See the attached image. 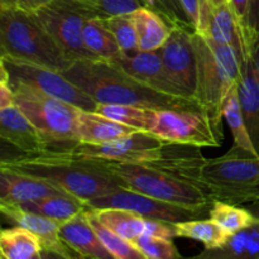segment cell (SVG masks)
<instances>
[{
    "label": "cell",
    "instance_id": "1",
    "mask_svg": "<svg viewBox=\"0 0 259 259\" xmlns=\"http://www.w3.org/2000/svg\"><path fill=\"white\" fill-rule=\"evenodd\" d=\"M62 73L98 104L133 105L154 110L202 111L196 99L158 93L111 60H78Z\"/></svg>",
    "mask_w": 259,
    "mask_h": 259
},
{
    "label": "cell",
    "instance_id": "2",
    "mask_svg": "<svg viewBox=\"0 0 259 259\" xmlns=\"http://www.w3.org/2000/svg\"><path fill=\"white\" fill-rule=\"evenodd\" d=\"M4 167L43 180L85 202L118 189H128L125 182L104 161L66 151L33 153L23 161Z\"/></svg>",
    "mask_w": 259,
    "mask_h": 259
},
{
    "label": "cell",
    "instance_id": "3",
    "mask_svg": "<svg viewBox=\"0 0 259 259\" xmlns=\"http://www.w3.org/2000/svg\"><path fill=\"white\" fill-rule=\"evenodd\" d=\"M197 73L195 99L214 125L223 132V105L242 73V57L234 47L192 33Z\"/></svg>",
    "mask_w": 259,
    "mask_h": 259
},
{
    "label": "cell",
    "instance_id": "4",
    "mask_svg": "<svg viewBox=\"0 0 259 259\" xmlns=\"http://www.w3.org/2000/svg\"><path fill=\"white\" fill-rule=\"evenodd\" d=\"M0 47L5 57L60 72L71 65L37 15L19 8L0 7Z\"/></svg>",
    "mask_w": 259,
    "mask_h": 259
},
{
    "label": "cell",
    "instance_id": "5",
    "mask_svg": "<svg viewBox=\"0 0 259 259\" xmlns=\"http://www.w3.org/2000/svg\"><path fill=\"white\" fill-rule=\"evenodd\" d=\"M202 189L212 201L240 205L259 202V156L237 146L217 158H206Z\"/></svg>",
    "mask_w": 259,
    "mask_h": 259
},
{
    "label": "cell",
    "instance_id": "6",
    "mask_svg": "<svg viewBox=\"0 0 259 259\" xmlns=\"http://www.w3.org/2000/svg\"><path fill=\"white\" fill-rule=\"evenodd\" d=\"M10 88L14 94V105L42 137L46 151H66L77 143L80 109L27 86Z\"/></svg>",
    "mask_w": 259,
    "mask_h": 259
},
{
    "label": "cell",
    "instance_id": "7",
    "mask_svg": "<svg viewBox=\"0 0 259 259\" xmlns=\"http://www.w3.org/2000/svg\"><path fill=\"white\" fill-rule=\"evenodd\" d=\"M104 162L125 182L128 189L139 194L187 207H210L214 202L196 185L147 164Z\"/></svg>",
    "mask_w": 259,
    "mask_h": 259
},
{
    "label": "cell",
    "instance_id": "8",
    "mask_svg": "<svg viewBox=\"0 0 259 259\" xmlns=\"http://www.w3.org/2000/svg\"><path fill=\"white\" fill-rule=\"evenodd\" d=\"M34 14L71 63L96 58L86 50L83 27L99 15L85 0H52Z\"/></svg>",
    "mask_w": 259,
    "mask_h": 259
},
{
    "label": "cell",
    "instance_id": "9",
    "mask_svg": "<svg viewBox=\"0 0 259 259\" xmlns=\"http://www.w3.org/2000/svg\"><path fill=\"white\" fill-rule=\"evenodd\" d=\"M4 63L9 73V86L23 85L34 89L83 111H95L98 108L94 99L73 85L60 71L10 57H4Z\"/></svg>",
    "mask_w": 259,
    "mask_h": 259
},
{
    "label": "cell",
    "instance_id": "10",
    "mask_svg": "<svg viewBox=\"0 0 259 259\" xmlns=\"http://www.w3.org/2000/svg\"><path fill=\"white\" fill-rule=\"evenodd\" d=\"M86 205L89 209L115 207V209L129 210L146 220H161V222H167L171 224L209 218L210 207H187L169 204V202L139 194L131 189H118L115 191L90 200L86 202Z\"/></svg>",
    "mask_w": 259,
    "mask_h": 259
},
{
    "label": "cell",
    "instance_id": "11",
    "mask_svg": "<svg viewBox=\"0 0 259 259\" xmlns=\"http://www.w3.org/2000/svg\"><path fill=\"white\" fill-rule=\"evenodd\" d=\"M167 143L195 147H219L224 133L202 111L158 110L153 131Z\"/></svg>",
    "mask_w": 259,
    "mask_h": 259
},
{
    "label": "cell",
    "instance_id": "12",
    "mask_svg": "<svg viewBox=\"0 0 259 259\" xmlns=\"http://www.w3.org/2000/svg\"><path fill=\"white\" fill-rule=\"evenodd\" d=\"M163 139L151 132L134 131L125 137L103 144L73 143L66 152L88 158L101 159L120 163H144L156 159L162 147L166 144Z\"/></svg>",
    "mask_w": 259,
    "mask_h": 259
},
{
    "label": "cell",
    "instance_id": "13",
    "mask_svg": "<svg viewBox=\"0 0 259 259\" xmlns=\"http://www.w3.org/2000/svg\"><path fill=\"white\" fill-rule=\"evenodd\" d=\"M194 32L187 28L174 27L159 52L175 83L187 96L195 99L197 61L192 40Z\"/></svg>",
    "mask_w": 259,
    "mask_h": 259
},
{
    "label": "cell",
    "instance_id": "14",
    "mask_svg": "<svg viewBox=\"0 0 259 259\" xmlns=\"http://www.w3.org/2000/svg\"><path fill=\"white\" fill-rule=\"evenodd\" d=\"M196 33L217 43L232 46L242 58L249 48L244 30L229 2L214 7L209 0H201Z\"/></svg>",
    "mask_w": 259,
    "mask_h": 259
},
{
    "label": "cell",
    "instance_id": "15",
    "mask_svg": "<svg viewBox=\"0 0 259 259\" xmlns=\"http://www.w3.org/2000/svg\"><path fill=\"white\" fill-rule=\"evenodd\" d=\"M111 61L118 63L125 72L133 76L134 78L158 93L190 98L172 80L164 66L159 50L152 51V52H144V51H134V52L128 53L121 52L119 57Z\"/></svg>",
    "mask_w": 259,
    "mask_h": 259
},
{
    "label": "cell",
    "instance_id": "16",
    "mask_svg": "<svg viewBox=\"0 0 259 259\" xmlns=\"http://www.w3.org/2000/svg\"><path fill=\"white\" fill-rule=\"evenodd\" d=\"M60 192L63 191L43 180L20 174L9 167H0V207L34 201Z\"/></svg>",
    "mask_w": 259,
    "mask_h": 259
},
{
    "label": "cell",
    "instance_id": "17",
    "mask_svg": "<svg viewBox=\"0 0 259 259\" xmlns=\"http://www.w3.org/2000/svg\"><path fill=\"white\" fill-rule=\"evenodd\" d=\"M60 237L67 247L86 259H115L91 225L88 210L60 225Z\"/></svg>",
    "mask_w": 259,
    "mask_h": 259
},
{
    "label": "cell",
    "instance_id": "18",
    "mask_svg": "<svg viewBox=\"0 0 259 259\" xmlns=\"http://www.w3.org/2000/svg\"><path fill=\"white\" fill-rule=\"evenodd\" d=\"M0 215L9 220L14 225L25 228L37 235L42 243V248L55 250L63 255H67L71 248L62 242L60 237V223L50 218L25 211L17 205L0 207Z\"/></svg>",
    "mask_w": 259,
    "mask_h": 259
},
{
    "label": "cell",
    "instance_id": "19",
    "mask_svg": "<svg viewBox=\"0 0 259 259\" xmlns=\"http://www.w3.org/2000/svg\"><path fill=\"white\" fill-rule=\"evenodd\" d=\"M238 95L248 133L259 156V76L249 48L242 58V73L238 81Z\"/></svg>",
    "mask_w": 259,
    "mask_h": 259
},
{
    "label": "cell",
    "instance_id": "20",
    "mask_svg": "<svg viewBox=\"0 0 259 259\" xmlns=\"http://www.w3.org/2000/svg\"><path fill=\"white\" fill-rule=\"evenodd\" d=\"M252 205V211L255 215L252 225L230 235L223 247L205 249L185 259H259V202Z\"/></svg>",
    "mask_w": 259,
    "mask_h": 259
},
{
    "label": "cell",
    "instance_id": "21",
    "mask_svg": "<svg viewBox=\"0 0 259 259\" xmlns=\"http://www.w3.org/2000/svg\"><path fill=\"white\" fill-rule=\"evenodd\" d=\"M0 137L30 153L46 151L42 137L15 105L0 110Z\"/></svg>",
    "mask_w": 259,
    "mask_h": 259
},
{
    "label": "cell",
    "instance_id": "22",
    "mask_svg": "<svg viewBox=\"0 0 259 259\" xmlns=\"http://www.w3.org/2000/svg\"><path fill=\"white\" fill-rule=\"evenodd\" d=\"M134 129L105 118L95 111L80 110L77 116V141L103 144L133 133Z\"/></svg>",
    "mask_w": 259,
    "mask_h": 259
},
{
    "label": "cell",
    "instance_id": "23",
    "mask_svg": "<svg viewBox=\"0 0 259 259\" xmlns=\"http://www.w3.org/2000/svg\"><path fill=\"white\" fill-rule=\"evenodd\" d=\"M138 40V51L152 52L163 47L172 28L149 8H139L132 13Z\"/></svg>",
    "mask_w": 259,
    "mask_h": 259
},
{
    "label": "cell",
    "instance_id": "24",
    "mask_svg": "<svg viewBox=\"0 0 259 259\" xmlns=\"http://www.w3.org/2000/svg\"><path fill=\"white\" fill-rule=\"evenodd\" d=\"M17 206L25 210V211L50 218V219L58 222L60 224L67 222L71 218L76 217L77 214L89 209L83 200L72 196L70 194H66V192L50 195V196H46L43 199L24 202V204L17 205Z\"/></svg>",
    "mask_w": 259,
    "mask_h": 259
},
{
    "label": "cell",
    "instance_id": "25",
    "mask_svg": "<svg viewBox=\"0 0 259 259\" xmlns=\"http://www.w3.org/2000/svg\"><path fill=\"white\" fill-rule=\"evenodd\" d=\"M42 250L37 235L25 228L0 229V257L3 259H29Z\"/></svg>",
    "mask_w": 259,
    "mask_h": 259
},
{
    "label": "cell",
    "instance_id": "26",
    "mask_svg": "<svg viewBox=\"0 0 259 259\" xmlns=\"http://www.w3.org/2000/svg\"><path fill=\"white\" fill-rule=\"evenodd\" d=\"M157 111L154 109L139 108L133 105L116 104H98L95 113L111 120L129 126L134 131L152 132L157 121Z\"/></svg>",
    "mask_w": 259,
    "mask_h": 259
},
{
    "label": "cell",
    "instance_id": "27",
    "mask_svg": "<svg viewBox=\"0 0 259 259\" xmlns=\"http://www.w3.org/2000/svg\"><path fill=\"white\" fill-rule=\"evenodd\" d=\"M90 211L100 224L131 242L144 234L146 220L129 210L104 207V209H90Z\"/></svg>",
    "mask_w": 259,
    "mask_h": 259
},
{
    "label": "cell",
    "instance_id": "28",
    "mask_svg": "<svg viewBox=\"0 0 259 259\" xmlns=\"http://www.w3.org/2000/svg\"><path fill=\"white\" fill-rule=\"evenodd\" d=\"M175 229L177 237L201 242L205 245V249H217L223 247L230 238L229 233L225 232L210 218L176 223Z\"/></svg>",
    "mask_w": 259,
    "mask_h": 259
},
{
    "label": "cell",
    "instance_id": "29",
    "mask_svg": "<svg viewBox=\"0 0 259 259\" xmlns=\"http://www.w3.org/2000/svg\"><path fill=\"white\" fill-rule=\"evenodd\" d=\"M83 43L94 57L101 60H115L121 53L118 42L100 18H91L85 23Z\"/></svg>",
    "mask_w": 259,
    "mask_h": 259
},
{
    "label": "cell",
    "instance_id": "30",
    "mask_svg": "<svg viewBox=\"0 0 259 259\" xmlns=\"http://www.w3.org/2000/svg\"><path fill=\"white\" fill-rule=\"evenodd\" d=\"M223 118L227 121L228 126L232 132L234 146L258 156L257 151H255L254 146L252 143L249 133H248L244 118H243L239 95H238V83L230 89L227 98H225L224 105H223Z\"/></svg>",
    "mask_w": 259,
    "mask_h": 259
},
{
    "label": "cell",
    "instance_id": "31",
    "mask_svg": "<svg viewBox=\"0 0 259 259\" xmlns=\"http://www.w3.org/2000/svg\"><path fill=\"white\" fill-rule=\"evenodd\" d=\"M209 218L230 235L245 229L255 220V215L252 209H244L223 201L212 202Z\"/></svg>",
    "mask_w": 259,
    "mask_h": 259
},
{
    "label": "cell",
    "instance_id": "32",
    "mask_svg": "<svg viewBox=\"0 0 259 259\" xmlns=\"http://www.w3.org/2000/svg\"><path fill=\"white\" fill-rule=\"evenodd\" d=\"M88 217L90 220L91 225L95 229V232L98 233L99 238L101 239V242L104 243L106 249L109 250L111 255L115 259H147L146 255L136 247L133 242L125 239V238L120 237V235L115 234L114 232H111L110 229L104 227L103 224L99 223V220L96 219L93 215V212L90 211V209H88Z\"/></svg>",
    "mask_w": 259,
    "mask_h": 259
},
{
    "label": "cell",
    "instance_id": "33",
    "mask_svg": "<svg viewBox=\"0 0 259 259\" xmlns=\"http://www.w3.org/2000/svg\"><path fill=\"white\" fill-rule=\"evenodd\" d=\"M103 24L108 28L118 42L121 52H134L138 51L137 32L132 14L114 15V17L100 18Z\"/></svg>",
    "mask_w": 259,
    "mask_h": 259
},
{
    "label": "cell",
    "instance_id": "34",
    "mask_svg": "<svg viewBox=\"0 0 259 259\" xmlns=\"http://www.w3.org/2000/svg\"><path fill=\"white\" fill-rule=\"evenodd\" d=\"M133 243L147 259H184L172 239L142 234Z\"/></svg>",
    "mask_w": 259,
    "mask_h": 259
},
{
    "label": "cell",
    "instance_id": "35",
    "mask_svg": "<svg viewBox=\"0 0 259 259\" xmlns=\"http://www.w3.org/2000/svg\"><path fill=\"white\" fill-rule=\"evenodd\" d=\"M147 8L153 10L171 28L182 27L195 30L179 0H144Z\"/></svg>",
    "mask_w": 259,
    "mask_h": 259
},
{
    "label": "cell",
    "instance_id": "36",
    "mask_svg": "<svg viewBox=\"0 0 259 259\" xmlns=\"http://www.w3.org/2000/svg\"><path fill=\"white\" fill-rule=\"evenodd\" d=\"M98 13L99 18L132 14L139 8H147L144 0H85Z\"/></svg>",
    "mask_w": 259,
    "mask_h": 259
},
{
    "label": "cell",
    "instance_id": "37",
    "mask_svg": "<svg viewBox=\"0 0 259 259\" xmlns=\"http://www.w3.org/2000/svg\"><path fill=\"white\" fill-rule=\"evenodd\" d=\"M30 152L24 151L13 142L0 137V167L10 166L29 157Z\"/></svg>",
    "mask_w": 259,
    "mask_h": 259
},
{
    "label": "cell",
    "instance_id": "38",
    "mask_svg": "<svg viewBox=\"0 0 259 259\" xmlns=\"http://www.w3.org/2000/svg\"><path fill=\"white\" fill-rule=\"evenodd\" d=\"M144 234L167 238V239H174V238H177L175 224H171V223H167V222H161V220H146Z\"/></svg>",
    "mask_w": 259,
    "mask_h": 259
},
{
    "label": "cell",
    "instance_id": "39",
    "mask_svg": "<svg viewBox=\"0 0 259 259\" xmlns=\"http://www.w3.org/2000/svg\"><path fill=\"white\" fill-rule=\"evenodd\" d=\"M229 4L245 33L247 32V20L248 13H249L250 0H229ZM245 37H247V34H245Z\"/></svg>",
    "mask_w": 259,
    "mask_h": 259
},
{
    "label": "cell",
    "instance_id": "40",
    "mask_svg": "<svg viewBox=\"0 0 259 259\" xmlns=\"http://www.w3.org/2000/svg\"><path fill=\"white\" fill-rule=\"evenodd\" d=\"M245 34L248 37L252 34H259V0H250Z\"/></svg>",
    "mask_w": 259,
    "mask_h": 259
},
{
    "label": "cell",
    "instance_id": "41",
    "mask_svg": "<svg viewBox=\"0 0 259 259\" xmlns=\"http://www.w3.org/2000/svg\"><path fill=\"white\" fill-rule=\"evenodd\" d=\"M179 2L180 4L182 5V8H184L190 23H191L195 32H196L197 24H199L200 5H201V0H179Z\"/></svg>",
    "mask_w": 259,
    "mask_h": 259
},
{
    "label": "cell",
    "instance_id": "42",
    "mask_svg": "<svg viewBox=\"0 0 259 259\" xmlns=\"http://www.w3.org/2000/svg\"><path fill=\"white\" fill-rule=\"evenodd\" d=\"M12 7L19 8V9L25 10V12L35 13L40 8L47 5L52 0H9Z\"/></svg>",
    "mask_w": 259,
    "mask_h": 259
},
{
    "label": "cell",
    "instance_id": "43",
    "mask_svg": "<svg viewBox=\"0 0 259 259\" xmlns=\"http://www.w3.org/2000/svg\"><path fill=\"white\" fill-rule=\"evenodd\" d=\"M14 105V94L8 83L0 82V110Z\"/></svg>",
    "mask_w": 259,
    "mask_h": 259
},
{
    "label": "cell",
    "instance_id": "44",
    "mask_svg": "<svg viewBox=\"0 0 259 259\" xmlns=\"http://www.w3.org/2000/svg\"><path fill=\"white\" fill-rule=\"evenodd\" d=\"M248 46H249V52L252 56V60L254 62L255 70L259 76V34H252L248 38Z\"/></svg>",
    "mask_w": 259,
    "mask_h": 259
},
{
    "label": "cell",
    "instance_id": "45",
    "mask_svg": "<svg viewBox=\"0 0 259 259\" xmlns=\"http://www.w3.org/2000/svg\"><path fill=\"white\" fill-rule=\"evenodd\" d=\"M40 255H42V259H68L66 255L61 254V253L55 252V250L46 249V248H42Z\"/></svg>",
    "mask_w": 259,
    "mask_h": 259
},
{
    "label": "cell",
    "instance_id": "46",
    "mask_svg": "<svg viewBox=\"0 0 259 259\" xmlns=\"http://www.w3.org/2000/svg\"><path fill=\"white\" fill-rule=\"evenodd\" d=\"M0 82L3 83L9 82V73H8L7 67H5L4 58H0Z\"/></svg>",
    "mask_w": 259,
    "mask_h": 259
},
{
    "label": "cell",
    "instance_id": "47",
    "mask_svg": "<svg viewBox=\"0 0 259 259\" xmlns=\"http://www.w3.org/2000/svg\"><path fill=\"white\" fill-rule=\"evenodd\" d=\"M67 258L68 259H86V258H83L82 255H80L78 253H76L75 250H72V249H71L70 253H68Z\"/></svg>",
    "mask_w": 259,
    "mask_h": 259
},
{
    "label": "cell",
    "instance_id": "48",
    "mask_svg": "<svg viewBox=\"0 0 259 259\" xmlns=\"http://www.w3.org/2000/svg\"><path fill=\"white\" fill-rule=\"evenodd\" d=\"M209 2L211 3L214 7H217V5H222V4H224V3H228L229 0H209Z\"/></svg>",
    "mask_w": 259,
    "mask_h": 259
},
{
    "label": "cell",
    "instance_id": "49",
    "mask_svg": "<svg viewBox=\"0 0 259 259\" xmlns=\"http://www.w3.org/2000/svg\"><path fill=\"white\" fill-rule=\"evenodd\" d=\"M0 7H12L9 0H0Z\"/></svg>",
    "mask_w": 259,
    "mask_h": 259
},
{
    "label": "cell",
    "instance_id": "50",
    "mask_svg": "<svg viewBox=\"0 0 259 259\" xmlns=\"http://www.w3.org/2000/svg\"><path fill=\"white\" fill-rule=\"evenodd\" d=\"M29 259H42V255H40V252L38 253V254L33 255V257H32V258H29Z\"/></svg>",
    "mask_w": 259,
    "mask_h": 259
},
{
    "label": "cell",
    "instance_id": "51",
    "mask_svg": "<svg viewBox=\"0 0 259 259\" xmlns=\"http://www.w3.org/2000/svg\"><path fill=\"white\" fill-rule=\"evenodd\" d=\"M0 53H3V55H4V52H3V50H2V47H0ZM4 57H5V55H4Z\"/></svg>",
    "mask_w": 259,
    "mask_h": 259
},
{
    "label": "cell",
    "instance_id": "52",
    "mask_svg": "<svg viewBox=\"0 0 259 259\" xmlns=\"http://www.w3.org/2000/svg\"><path fill=\"white\" fill-rule=\"evenodd\" d=\"M0 58H4V55H3V53H0Z\"/></svg>",
    "mask_w": 259,
    "mask_h": 259
},
{
    "label": "cell",
    "instance_id": "53",
    "mask_svg": "<svg viewBox=\"0 0 259 259\" xmlns=\"http://www.w3.org/2000/svg\"><path fill=\"white\" fill-rule=\"evenodd\" d=\"M0 259H3V258H2V257H0Z\"/></svg>",
    "mask_w": 259,
    "mask_h": 259
},
{
    "label": "cell",
    "instance_id": "54",
    "mask_svg": "<svg viewBox=\"0 0 259 259\" xmlns=\"http://www.w3.org/2000/svg\"><path fill=\"white\" fill-rule=\"evenodd\" d=\"M0 229H2V228H0Z\"/></svg>",
    "mask_w": 259,
    "mask_h": 259
}]
</instances>
